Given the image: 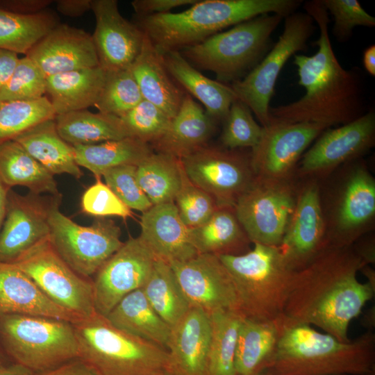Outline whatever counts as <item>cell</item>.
Segmentation results:
<instances>
[{"mask_svg": "<svg viewBox=\"0 0 375 375\" xmlns=\"http://www.w3.org/2000/svg\"><path fill=\"white\" fill-rule=\"evenodd\" d=\"M364 266L351 247L326 246L296 272L283 315L349 342L350 323L375 294L374 286L357 278Z\"/></svg>", "mask_w": 375, "mask_h": 375, "instance_id": "cell-1", "label": "cell"}, {"mask_svg": "<svg viewBox=\"0 0 375 375\" xmlns=\"http://www.w3.org/2000/svg\"><path fill=\"white\" fill-rule=\"evenodd\" d=\"M304 8L319 29L317 51L311 56L294 55L298 83L306 93L294 102L269 107L271 120L312 123L326 128L346 124L364 114L360 81L335 55L328 35V13L322 0L306 2Z\"/></svg>", "mask_w": 375, "mask_h": 375, "instance_id": "cell-2", "label": "cell"}, {"mask_svg": "<svg viewBox=\"0 0 375 375\" xmlns=\"http://www.w3.org/2000/svg\"><path fill=\"white\" fill-rule=\"evenodd\" d=\"M284 326L274 354L264 370L270 375H375V334L339 341L308 324Z\"/></svg>", "mask_w": 375, "mask_h": 375, "instance_id": "cell-3", "label": "cell"}, {"mask_svg": "<svg viewBox=\"0 0 375 375\" xmlns=\"http://www.w3.org/2000/svg\"><path fill=\"white\" fill-rule=\"evenodd\" d=\"M299 0H199L180 12L136 16L135 24L162 54L198 44L223 29L263 14L286 17Z\"/></svg>", "mask_w": 375, "mask_h": 375, "instance_id": "cell-4", "label": "cell"}, {"mask_svg": "<svg viewBox=\"0 0 375 375\" xmlns=\"http://www.w3.org/2000/svg\"><path fill=\"white\" fill-rule=\"evenodd\" d=\"M240 255H219L236 290L240 312L247 318L273 321L283 315L296 270L279 247L253 244Z\"/></svg>", "mask_w": 375, "mask_h": 375, "instance_id": "cell-5", "label": "cell"}, {"mask_svg": "<svg viewBox=\"0 0 375 375\" xmlns=\"http://www.w3.org/2000/svg\"><path fill=\"white\" fill-rule=\"evenodd\" d=\"M79 358L99 375H162L169 372L165 348L128 333L94 313L72 323Z\"/></svg>", "mask_w": 375, "mask_h": 375, "instance_id": "cell-6", "label": "cell"}, {"mask_svg": "<svg viewBox=\"0 0 375 375\" xmlns=\"http://www.w3.org/2000/svg\"><path fill=\"white\" fill-rule=\"evenodd\" d=\"M283 18L263 14L179 52L195 68L215 73L218 81L233 83L242 78L269 51L271 35Z\"/></svg>", "mask_w": 375, "mask_h": 375, "instance_id": "cell-7", "label": "cell"}, {"mask_svg": "<svg viewBox=\"0 0 375 375\" xmlns=\"http://www.w3.org/2000/svg\"><path fill=\"white\" fill-rule=\"evenodd\" d=\"M0 345L9 360L32 372L54 368L80 356L72 323L43 316H0Z\"/></svg>", "mask_w": 375, "mask_h": 375, "instance_id": "cell-8", "label": "cell"}, {"mask_svg": "<svg viewBox=\"0 0 375 375\" xmlns=\"http://www.w3.org/2000/svg\"><path fill=\"white\" fill-rule=\"evenodd\" d=\"M58 198L52 199L49 206V242L72 270L88 278L122 246L121 229L106 219L81 226L60 212Z\"/></svg>", "mask_w": 375, "mask_h": 375, "instance_id": "cell-9", "label": "cell"}, {"mask_svg": "<svg viewBox=\"0 0 375 375\" xmlns=\"http://www.w3.org/2000/svg\"><path fill=\"white\" fill-rule=\"evenodd\" d=\"M285 18L284 29L278 41L257 65L230 86L262 126L271 121L269 101L280 72L292 56L307 49V42L315 31L314 20L306 12H293Z\"/></svg>", "mask_w": 375, "mask_h": 375, "instance_id": "cell-10", "label": "cell"}, {"mask_svg": "<svg viewBox=\"0 0 375 375\" xmlns=\"http://www.w3.org/2000/svg\"><path fill=\"white\" fill-rule=\"evenodd\" d=\"M298 188L292 180L255 176L234 207L251 243L278 247L294 210Z\"/></svg>", "mask_w": 375, "mask_h": 375, "instance_id": "cell-11", "label": "cell"}, {"mask_svg": "<svg viewBox=\"0 0 375 375\" xmlns=\"http://www.w3.org/2000/svg\"><path fill=\"white\" fill-rule=\"evenodd\" d=\"M54 303L78 318L96 313L92 281L72 270L57 254L49 238L14 262Z\"/></svg>", "mask_w": 375, "mask_h": 375, "instance_id": "cell-12", "label": "cell"}, {"mask_svg": "<svg viewBox=\"0 0 375 375\" xmlns=\"http://www.w3.org/2000/svg\"><path fill=\"white\" fill-rule=\"evenodd\" d=\"M192 183L207 192L219 208H233L254 179L250 154L206 147L180 158Z\"/></svg>", "mask_w": 375, "mask_h": 375, "instance_id": "cell-13", "label": "cell"}, {"mask_svg": "<svg viewBox=\"0 0 375 375\" xmlns=\"http://www.w3.org/2000/svg\"><path fill=\"white\" fill-rule=\"evenodd\" d=\"M326 129L312 123L271 120L262 126L260 139L251 151L250 162L255 176L292 180L303 154Z\"/></svg>", "mask_w": 375, "mask_h": 375, "instance_id": "cell-14", "label": "cell"}, {"mask_svg": "<svg viewBox=\"0 0 375 375\" xmlns=\"http://www.w3.org/2000/svg\"><path fill=\"white\" fill-rule=\"evenodd\" d=\"M347 177L326 222L328 245L351 247L371 228L375 217V180L357 165Z\"/></svg>", "mask_w": 375, "mask_h": 375, "instance_id": "cell-15", "label": "cell"}, {"mask_svg": "<svg viewBox=\"0 0 375 375\" xmlns=\"http://www.w3.org/2000/svg\"><path fill=\"white\" fill-rule=\"evenodd\" d=\"M156 258L140 236L124 242L95 274L96 312L106 317L122 298L141 288Z\"/></svg>", "mask_w": 375, "mask_h": 375, "instance_id": "cell-16", "label": "cell"}, {"mask_svg": "<svg viewBox=\"0 0 375 375\" xmlns=\"http://www.w3.org/2000/svg\"><path fill=\"white\" fill-rule=\"evenodd\" d=\"M374 143L375 113L371 109L351 122L324 131L303 154L299 172L306 176H322L358 158Z\"/></svg>", "mask_w": 375, "mask_h": 375, "instance_id": "cell-17", "label": "cell"}, {"mask_svg": "<svg viewBox=\"0 0 375 375\" xmlns=\"http://www.w3.org/2000/svg\"><path fill=\"white\" fill-rule=\"evenodd\" d=\"M169 265L191 308L208 314L240 312L233 279L218 256L198 253L188 260Z\"/></svg>", "mask_w": 375, "mask_h": 375, "instance_id": "cell-18", "label": "cell"}, {"mask_svg": "<svg viewBox=\"0 0 375 375\" xmlns=\"http://www.w3.org/2000/svg\"><path fill=\"white\" fill-rule=\"evenodd\" d=\"M325 219L319 186L310 181L298 188L294 210L278 246L293 269L303 268L328 246Z\"/></svg>", "mask_w": 375, "mask_h": 375, "instance_id": "cell-19", "label": "cell"}, {"mask_svg": "<svg viewBox=\"0 0 375 375\" xmlns=\"http://www.w3.org/2000/svg\"><path fill=\"white\" fill-rule=\"evenodd\" d=\"M92 35L100 67L106 72L129 68L142 47L144 33L119 12L116 0H92Z\"/></svg>", "mask_w": 375, "mask_h": 375, "instance_id": "cell-20", "label": "cell"}, {"mask_svg": "<svg viewBox=\"0 0 375 375\" xmlns=\"http://www.w3.org/2000/svg\"><path fill=\"white\" fill-rule=\"evenodd\" d=\"M31 194L8 192L5 219L0 231V262L12 263L49 238L51 203Z\"/></svg>", "mask_w": 375, "mask_h": 375, "instance_id": "cell-21", "label": "cell"}, {"mask_svg": "<svg viewBox=\"0 0 375 375\" xmlns=\"http://www.w3.org/2000/svg\"><path fill=\"white\" fill-rule=\"evenodd\" d=\"M46 77L99 65L92 35L59 24L26 55Z\"/></svg>", "mask_w": 375, "mask_h": 375, "instance_id": "cell-22", "label": "cell"}, {"mask_svg": "<svg viewBox=\"0 0 375 375\" xmlns=\"http://www.w3.org/2000/svg\"><path fill=\"white\" fill-rule=\"evenodd\" d=\"M210 338L209 315L191 308L171 327L166 346L172 375H208Z\"/></svg>", "mask_w": 375, "mask_h": 375, "instance_id": "cell-23", "label": "cell"}, {"mask_svg": "<svg viewBox=\"0 0 375 375\" xmlns=\"http://www.w3.org/2000/svg\"><path fill=\"white\" fill-rule=\"evenodd\" d=\"M140 226V237L156 258L171 264L198 254L174 201L153 205L142 212Z\"/></svg>", "mask_w": 375, "mask_h": 375, "instance_id": "cell-24", "label": "cell"}, {"mask_svg": "<svg viewBox=\"0 0 375 375\" xmlns=\"http://www.w3.org/2000/svg\"><path fill=\"white\" fill-rule=\"evenodd\" d=\"M28 315L74 323L78 318L51 301L22 270L0 262V316Z\"/></svg>", "mask_w": 375, "mask_h": 375, "instance_id": "cell-25", "label": "cell"}, {"mask_svg": "<svg viewBox=\"0 0 375 375\" xmlns=\"http://www.w3.org/2000/svg\"><path fill=\"white\" fill-rule=\"evenodd\" d=\"M210 117L189 94L165 132L150 144L157 152L182 158L206 147L215 129Z\"/></svg>", "mask_w": 375, "mask_h": 375, "instance_id": "cell-26", "label": "cell"}, {"mask_svg": "<svg viewBox=\"0 0 375 375\" xmlns=\"http://www.w3.org/2000/svg\"><path fill=\"white\" fill-rule=\"evenodd\" d=\"M130 69L143 99L158 107L172 119L180 108L185 93L176 86L168 72L163 54L145 35L140 53Z\"/></svg>", "mask_w": 375, "mask_h": 375, "instance_id": "cell-27", "label": "cell"}, {"mask_svg": "<svg viewBox=\"0 0 375 375\" xmlns=\"http://www.w3.org/2000/svg\"><path fill=\"white\" fill-rule=\"evenodd\" d=\"M106 78L100 66L47 77L45 97L56 115L88 109L96 103Z\"/></svg>", "mask_w": 375, "mask_h": 375, "instance_id": "cell-28", "label": "cell"}, {"mask_svg": "<svg viewBox=\"0 0 375 375\" xmlns=\"http://www.w3.org/2000/svg\"><path fill=\"white\" fill-rule=\"evenodd\" d=\"M284 322V315L273 321L243 317L235 357L237 374L256 375L265 370L274 354Z\"/></svg>", "mask_w": 375, "mask_h": 375, "instance_id": "cell-29", "label": "cell"}, {"mask_svg": "<svg viewBox=\"0 0 375 375\" xmlns=\"http://www.w3.org/2000/svg\"><path fill=\"white\" fill-rule=\"evenodd\" d=\"M170 76L205 107L214 120H224L231 103L237 99L230 86L210 79L192 66L179 51L163 54Z\"/></svg>", "mask_w": 375, "mask_h": 375, "instance_id": "cell-30", "label": "cell"}, {"mask_svg": "<svg viewBox=\"0 0 375 375\" xmlns=\"http://www.w3.org/2000/svg\"><path fill=\"white\" fill-rule=\"evenodd\" d=\"M14 140L53 175L67 174L76 178L83 176L73 147L58 133L55 118L35 125Z\"/></svg>", "mask_w": 375, "mask_h": 375, "instance_id": "cell-31", "label": "cell"}, {"mask_svg": "<svg viewBox=\"0 0 375 375\" xmlns=\"http://www.w3.org/2000/svg\"><path fill=\"white\" fill-rule=\"evenodd\" d=\"M106 317L115 327L166 349L171 327L154 310L141 288L122 298Z\"/></svg>", "mask_w": 375, "mask_h": 375, "instance_id": "cell-32", "label": "cell"}, {"mask_svg": "<svg viewBox=\"0 0 375 375\" xmlns=\"http://www.w3.org/2000/svg\"><path fill=\"white\" fill-rule=\"evenodd\" d=\"M189 236L197 253L240 255L251 243L231 208H219L205 223L189 228Z\"/></svg>", "mask_w": 375, "mask_h": 375, "instance_id": "cell-33", "label": "cell"}, {"mask_svg": "<svg viewBox=\"0 0 375 375\" xmlns=\"http://www.w3.org/2000/svg\"><path fill=\"white\" fill-rule=\"evenodd\" d=\"M0 180L8 188L20 185L34 194L59 197L54 175L14 140L0 144Z\"/></svg>", "mask_w": 375, "mask_h": 375, "instance_id": "cell-34", "label": "cell"}, {"mask_svg": "<svg viewBox=\"0 0 375 375\" xmlns=\"http://www.w3.org/2000/svg\"><path fill=\"white\" fill-rule=\"evenodd\" d=\"M72 146L77 165L99 177L116 167L137 166L153 152L149 143L131 137L95 144Z\"/></svg>", "mask_w": 375, "mask_h": 375, "instance_id": "cell-35", "label": "cell"}, {"mask_svg": "<svg viewBox=\"0 0 375 375\" xmlns=\"http://www.w3.org/2000/svg\"><path fill=\"white\" fill-rule=\"evenodd\" d=\"M55 121L58 133L71 145L95 144L128 137L119 117L88 109L58 115Z\"/></svg>", "mask_w": 375, "mask_h": 375, "instance_id": "cell-36", "label": "cell"}, {"mask_svg": "<svg viewBox=\"0 0 375 375\" xmlns=\"http://www.w3.org/2000/svg\"><path fill=\"white\" fill-rule=\"evenodd\" d=\"M59 24L58 15L51 10L21 15L0 8V49L26 56Z\"/></svg>", "mask_w": 375, "mask_h": 375, "instance_id": "cell-37", "label": "cell"}, {"mask_svg": "<svg viewBox=\"0 0 375 375\" xmlns=\"http://www.w3.org/2000/svg\"><path fill=\"white\" fill-rule=\"evenodd\" d=\"M141 289L154 310L170 327L191 308L171 265L161 259H155Z\"/></svg>", "mask_w": 375, "mask_h": 375, "instance_id": "cell-38", "label": "cell"}, {"mask_svg": "<svg viewBox=\"0 0 375 375\" xmlns=\"http://www.w3.org/2000/svg\"><path fill=\"white\" fill-rule=\"evenodd\" d=\"M183 174L180 158L160 152H152L136 169L139 185L153 206L174 201Z\"/></svg>", "mask_w": 375, "mask_h": 375, "instance_id": "cell-39", "label": "cell"}, {"mask_svg": "<svg viewBox=\"0 0 375 375\" xmlns=\"http://www.w3.org/2000/svg\"><path fill=\"white\" fill-rule=\"evenodd\" d=\"M208 315L210 338L208 375H235L237 340L244 316L236 310L217 311Z\"/></svg>", "mask_w": 375, "mask_h": 375, "instance_id": "cell-40", "label": "cell"}, {"mask_svg": "<svg viewBox=\"0 0 375 375\" xmlns=\"http://www.w3.org/2000/svg\"><path fill=\"white\" fill-rule=\"evenodd\" d=\"M56 115L46 97L34 101H0V144Z\"/></svg>", "mask_w": 375, "mask_h": 375, "instance_id": "cell-41", "label": "cell"}, {"mask_svg": "<svg viewBox=\"0 0 375 375\" xmlns=\"http://www.w3.org/2000/svg\"><path fill=\"white\" fill-rule=\"evenodd\" d=\"M143 99L129 68L106 72V78L94 104L99 112L122 117Z\"/></svg>", "mask_w": 375, "mask_h": 375, "instance_id": "cell-42", "label": "cell"}, {"mask_svg": "<svg viewBox=\"0 0 375 375\" xmlns=\"http://www.w3.org/2000/svg\"><path fill=\"white\" fill-rule=\"evenodd\" d=\"M221 141L224 148H253L259 142L262 126L254 119L250 108L235 99L224 119Z\"/></svg>", "mask_w": 375, "mask_h": 375, "instance_id": "cell-43", "label": "cell"}, {"mask_svg": "<svg viewBox=\"0 0 375 375\" xmlns=\"http://www.w3.org/2000/svg\"><path fill=\"white\" fill-rule=\"evenodd\" d=\"M47 77L28 57L19 58L0 93V101H34L45 97Z\"/></svg>", "mask_w": 375, "mask_h": 375, "instance_id": "cell-44", "label": "cell"}, {"mask_svg": "<svg viewBox=\"0 0 375 375\" xmlns=\"http://www.w3.org/2000/svg\"><path fill=\"white\" fill-rule=\"evenodd\" d=\"M119 118L128 137L149 144L165 132L172 120L158 107L144 99Z\"/></svg>", "mask_w": 375, "mask_h": 375, "instance_id": "cell-45", "label": "cell"}, {"mask_svg": "<svg viewBox=\"0 0 375 375\" xmlns=\"http://www.w3.org/2000/svg\"><path fill=\"white\" fill-rule=\"evenodd\" d=\"M174 203L181 220L188 228L205 223L219 208L212 197L190 181L185 171Z\"/></svg>", "mask_w": 375, "mask_h": 375, "instance_id": "cell-46", "label": "cell"}, {"mask_svg": "<svg viewBox=\"0 0 375 375\" xmlns=\"http://www.w3.org/2000/svg\"><path fill=\"white\" fill-rule=\"evenodd\" d=\"M137 166L122 165L110 169L102 174L106 184L131 210L145 212L152 203L137 179Z\"/></svg>", "mask_w": 375, "mask_h": 375, "instance_id": "cell-47", "label": "cell"}, {"mask_svg": "<svg viewBox=\"0 0 375 375\" xmlns=\"http://www.w3.org/2000/svg\"><path fill=\"white\" fill-rule=\"evenodd\" d=\"M334 21L333 33L340 42L351 36L356 26L373 27L375 18L367 13L357 0H322Z\"/></svg>", "mask_w": 375, "mask_h": 375, "instance_id": "cell-48", "label": "cell"}, {"mask_svg": "<svg viewBox=\"0 0 375 375\" xmlns=\"http://www.w3.org/2000/svg\"><path fill=\"white\" fill-rule=\"evenodd\" d=\"M81 208L84 213L96 217L117 216L125 219L132 216L131 209L101 181L99 176H96L95 183L83 193Z\"/></svg>", "mask_w": 375, "mask_h": 375, "instance_id": "cell-49", "label": "cell"}, {"mask_svg": "<svg viewBox=\"0 0 375 375\" xmlns=\"http://www.w3.org/2000/svg\"><path fill=\"white\" fill-rule=\"evenodd\" d=\"M199 0H134L131 6L136 16L163 14L176 7L193 5Z\"/></svg>", "mask_w": 375, "mask_h": 375, "instance_id": "cell-50", "label": "cell"}, {"mask_svg": "<svg viewBox=\"0 0 375 375\" xmlns=\"http://www.w3.org/2000/svg\"><path fill=\"white\" fill-rule=\"evenodd\" d=\"M52 0H15L0 3V8L21 15H33L47 9Z\"/></svg>", "mask_w": 375, "mask_h": 375, "instance_id": "cell-51", "label": "cell"}, {"mask_svg": "<svg viewBox=\"0 0 375 375\" xmlns=\"http://www.w3.org/2000/svg\"><path fill=\"white\" fill-rule=\"evenodd\" d=\"M32 375H99L97 372L81 358L68 361L54 368Z\"/></svg>", "mask_w": 375, "mask_h": 375, "instance_id": "cell-52", "label": "cell"}, {"mask_svg": "<svg viewBox=\"0 0 375 375\" xmlns=\"http://www.w3.org/2000/svg\"><path fill=\"white\" fill-rule=\"evenodd\" d=\"M92 0H58V11L67 17H80L91 10Z\"/></svg>", "mask_w": 375, "mask_h": 375, "instance_id": "cell-53", "label": "cell"}, {"mask_svg": "<svg viewBox=\"0 0 375 375\" xmlns=\"http://www.w3.org/2000/svg\"><path fill=\"white\" fill-rule=\"evenodd\" d=\"M19 58L15 53L0 49V93L10 79Z\"/></svg>", "mask_w": 375, "mask_h": 375, "instance_id": "cell-54", "label": "cell"}, {"mask_svg": "<svg viewBox=\"0 0 375 375\" xmlns=\"http://www.w3.org/2000/svg\"><path fill=\"white\" fill-rule=\"evenodd\" d=\"M356 254L365 265L375 262V241L374 238L369 237L358 239L352 246Z\"/></svg>", "mask_w": 375, "mask_h": 375, "instance_id": "cell-55", "label": "cell"}, {"mask_svg": "<svg viewBox=\"0 0 375 375\" xmlns=\"http://www.w3.org/2000/svg\"><path fill=\"white\" fill-rule=\"evenodd\" d=\"M25 367L11 360L0 362V375H32Z\"/></svg>", "mask_w": 375, "mask_h": 375, "instance_id": "cell-56", "label": "cell"}, {"mask_svg": "<svg viewBox=\"0 0 375 375\" xmlns=\"http://www.w3.org/2000/svg\"><path fill=\"white\" fill-rule=\"evenodd\" d=\"M363 65L366 71L372 76H375V46L371 45L363 53Z\"/></svg>", "mask_w": 375, "mask_h": 375, "instance_id": "cell-57", "label": "cell"}, {"mask_svg": "<svg viewBox=\"0 0 375 375\" xmlns=\"http://www.w3.org/2000/svg\"><path fill=\"white\" fill-rule=\"evenodd\" d=\"M9 190L10 188H7L0 180V231L6 213Z\"/></svg>", "mask_w": 375, "mask_h": 375, "instance_id": "cell-58", "label": "cell"}, {"mask_svg": "<svg viewBox=\"0 0 375 375\" xmlns=\"http://www.w3.org/2000/svg\"><path fill=\"white\" fill-rule=\"evenodd\" d=\"M361 325L367 331H373L375 328V306H373L363 314L360 319Z\"/></svg>", "mask_w": 375, "mask_h": 375, "instance_id": "cell-59", "label": "cell"}, {"mask_svg": "<svg viewBox=\"0 0 375 375\" xmlns=\"http://www.w3.org/2000/svg\"><path fill=\"white\" fill-rule=\"evenodd\" d=\"M360 272H362L367 278V282L375 287V271L370 265L362 267Z\"/></svg>", "mask_w": 375, "mask_h": 375, "instance_id": "cell-60", "label": "cell"}, {"mask_svg": "<svg viewBox=\"0 0 375 375\" xmlns=\"http://www.w3.org/2000/svg\"><path fill=\"white\" fill-rule=\"evenodd\" d=\"M8 360H9V358L6 356V355L3 352L2 348H1V347L0 345V362H6V361H8Z\"/></svg>", "mask_w": 375, "mask_h": 375, "instance_id": "cell-61", "label": "cell"}, {"mask_svg": "<svg viewBox=\"0 0 375 375\" xmlns=\"http://www.w3.org/2000/svg\"><path fill=\"white\" fill-rule=\"evenodd\" d=\"M256 375H270V374H267V373L265 372V371H262V372L258 373V374H256Z\"/></svg>", "mask_w": 375, "mask_h": 375, "instance_id": "cell-62", "label": "cell"}, {"mask_svg": "<svg viewBox=\"0 0 375 375\" xmlns=\"http://www.w3.org/2000/svg\"><path fill=\"white\" fill-rule=\"evenodd\" d=\"M162 375H172V374L170 372H167V373H165V374H164Z\"/></svg>", "mask_w": 375, "mask_h": 375, "instance_id": "cell-63", "label": "cell"}, {"mask_svg": "<svg viewBox=\"0 0 375 375\" xmlns=\"http://www.w3.org/2000/svg\"><path fill=\"white\" fill-rule=\"evenodd\" d=\"M235 375H243V374H236Z\"/></svg>", "mask_w": 375, "mask_h": 375, "instance_id": "cell-64", "label": "cell"}]
</instances>
